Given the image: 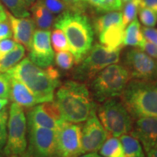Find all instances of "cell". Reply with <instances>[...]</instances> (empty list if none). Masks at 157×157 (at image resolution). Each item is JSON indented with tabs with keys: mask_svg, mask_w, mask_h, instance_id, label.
Returning a JSON list of instances; mask_svg holds the SVG:
<instances>
[{
	"mask_svg": "<svg viewBox=\"0 0 157 157\" xmlns=\"http://www.w3.org/2000/svg\"><path fill=\"white\" fill-rule=\"evenodd\" d=\"M27 125V148L22 157H60L57 148L56 130Z\"/></svg>",
	"mask_w": 157,
	"mask_h": 157,
	"instance_id": "cell-9",
	"label": "cell"
},
{
	"mask_svg": "<svg viewBox=\"0 0 157 157\" xmlns=\"http://www.w3.org/2000/svg\"><path fill=\"white\" fill-rule=\"evenodd\" d=\"M145 37L142 32V29L138 20L135 18L129 23L124 30L123 45L130 46L140 49L144 42Z\"/></svg>",
	"mask_w": 157,
	"mask_h": 157,
	"instance_id": "cell-20",
	"label": "cell"
},
{
	"mask_svg": "<svg viewBox=\"0 0 157 157\" xmlns=\"http://www.w3.org/2000/svg\"><path fill=\"white\" fill-rule=\"evenodd\" d=\"M140 50L144 51L148 56L157 60V46L153 44V43L148 42L146 39H145L144 42H143Z\"/></svg>",
	"mask_w": 157,
	"mask_h": 157,
	"instance_id": "cell-37",
	"label": "cell"
},
{
	"mask_svg": "<svg viewBox=\"0 0 157 157\" xmlns=\"http://www.w3.org/2000/svg\"><path fill=\"white\" fill-rule=\"evenodd\" d=\"M27 119L21 105L13 102L9 110L7 138L4 147L6 156L17 155L22 157L27 148Z\"/></svg>",
	"mask_w": 157,
	"mask_h": 157,
	"instance_id": "cell-8",
	"label": "cell"
},
{
	"mask_svg": "<svg viewBox=\"0 0 157 157\" xmlns=\"http://www.w3.org/2000/svg\"><path fill=\"white\" fill-rule=\"evenodd\" d=\"M139 19L146 27H154L157 24V13L145 7H140L138 10Z\"/></svg>",
	"mask_w": 157,
	"mask_h": 157,
	"instance_id": "cell-30",
	"label": "cell"
},
{
	"mask_svg": "<svg viewBox=\"0 0 157 157\" xmlns=\"http://www.w3.org/2000/svg\"><path fill=\"white\" fill-rule=\"evenodd\" d=\"M9 112L7 107L0 111V151L4 149L7 138V121Z\"/></svg>",
	"mask_w": 157,
	"mask_h": 157,
	"instance_id": "cell-31",
	"label": "cell"
},
{
	"mask_svg": "<svg viewBox=\"0 0 157 157\" xmlns=\"http://www.w3.org/2000/svg\"><path fill=\"white\" fill-rule=\"evenodd\" d=\"M25 48L17 43L13 50L0 58V73H6L15 67L25 56Z\"/></svg>",
	"mask_w": 157,
	"mask_h": 157,
	"instance_id": "cell-22",
	"label": "cell"
},
{
	"mask_svg": "<svg viewBox=\"0 0 157 157\" xmlns=\"http://www.w3.org/2000/svg\"><path fill=\"white\" fill-rule=\"evenodd\" d=\"M6 73L25 84L34 94L39 103L53 101L55 90L60 85V75L58 69L52 66L42 68L29 58L22 59Z\"/></svg>",
	"mask_w": 157,
	"mask_h": 157,
	"instance_id": "cell-2",
	"label": "cell"
},
{
	"mask_svg": "<svg viewBox=\"0 0 157 157\" xmlns=\"http://www.w3.org/2000/svg\"><path fill=\"white\" fill-rule=\"evenodd\" d=\"M17 43L14 40L5 39L0 41V58L10 52L15 48Z\"/></svg>",
	"mask_w": 157,
	"mask_h": 157,
	"instance_id": "cell-35",
	"label": "cell"
},
{
	"mask_svg": "<svg viewBox=\"0 0 157 157\" xmlns=\"http://www.w3.org/2000/svg\"><path fill=\"white\" fill-rule=\"evenodd\" d=\"M7 7L10 13L17 17H27L30 16L29 5L26 0H1Z\"/></svg>",
	"mask_w": 157,
	"mask_h": 157,
	"instance_id": "cell-25",
	"label": "cell"
},
{
	"mask_svg": "<svg viewBox=\"0 0 157 157\" xmlns=\"http://www.w3.org/2000/svg\"><path fill=\"white\" fill-rule=\"evenodd\" d=\"M124 30L122 23L110 26L98 35L100 42L109 50H121L124 46Z\"/></svg>",
	"mask_w": 157,
	"mask_h": 157,
	"instance_id": "cell-18",
	"label": "cell"
},
{
	"mask_svg": "<svg viewBox=\"0 0 157 157\" xmlns=\"http://www.w3.org/2000/svg\"><path fill=\"white\" fill-rule=\"evenodd\" d=\"M13 36V32L9 22L0 23V41L5 39H10Z\"/></svg>",
	"mask_w": 157,
	"mask_h": 157,
	"instance_id": "cell-38",
	"label": "cell"
},
{
	"mask_svg": "<svg viewBox=\"0 0 157 157\" xmlns=\"http://www.w3.org/2000/svg\"><path fill=\"white\" fill-rule=\"evenodd\" d=\"M104 157H125L122 144L117 137H109L100 149Z\"/></svg>",
	"mask_w": 157,
	"mask_h": 157,
	"instance_id": "cell-24",
	"label": "cell"
},
{
	"mask_svg": "<svg viewBox=\"0 0 157 157\" xmlns=\"http://www.w3.org/2000/svg\"><path fill=\"white\" fill-rule=\"evenodd\" d=\"M52 14L60 15L65 11L67 6L62 0H40Z\"/></svg>",
	"mask_w": 157,
	"mask_h": 157,
	"instance_id": "cell-33",
	"label": "cell"
},
{
	"mask_svg": "<svg viewBox=\"0 0 157 157\" xmlns=\"http://www.w3.org/2000/svg\"><path fill=\"white\" fill-rule=\"evenodd\" d=\"M56 102L61 117L68 122H84L96 112L97 103L85 84L68 80L58 87Z\"/></svg>",
	"mask_w": 157,
	"mask_h": 157,
	"instance_id": "cell-1",
	"label": "cell"
},
{
	"mask_svg": "<svg viewBox=\"0 0 157 157\" xmlns=\"http://www.w3.org/2000/svg\"><path fill=\"white\" fill-rule=\"evenodd\" d=\"M98 117L109 135L117 137L130 132L135 122L122 102L117 98L103 102L98 109Z\"/></svg>",
	"mask_w": 157,
	"mask_h": 157,
	"instance_id": "cell-6",
	"label": "cell"
},
{
	"mask_svg": "<svg viewBox=\"0 0 157 157\" xmlns=\"http://www.w3.org/2000/svg\"><path fill=\"white\" fill-rule=\"evenodd\" d=\"M0 157H1V155H0Z\"/></svg>",
	"mask_w": 157,
	"mask_h": 157,
	"instance_id": "cell-47",
	"label": "cell"
},
{
	"mask_svg": "<svg viewBox=\"0 0 157 157\" xmlns=\"http://www.w3.org/2000/svg\"><path fill=\"white\" fill-rule=\"evenodd\" d=\"M36 1V0H26L27 3H28V5H29V7H31V6L33 4H34Z\"/></svg>",
	"mask_w": 157,
	"mask_h": 157,
	"instance_id": "cell-44",
	"label": "cell"
},
{
	"mask_svg": "<svg viewBox=\"0 0 157 157\" xmlns=\"http://www.w3.org/2000/svg\"><path fill=\"white\" fill-rule=\"evenodd\" d=\"M97 115L93 113L82 127V147L83 154L97 152L109 137Z\"/></svg>",
	"mask_w": 157,
	"mask_h": 157,
	"instance_id": "cell-14",
	"label": "cell"
},
{
	"mask_svg": "<svg viewBox=\"0 0 157 157\" xmlns=\"http://www.w3.org/2000/svg\"><path fill=\"white\" fill-rule=\"evenodd\" d=\"M121 23H122V13L119 11H112L95 18L93 22V28L95 34L98 36L109 27Z\"/></svg>",
	"mask_w": 157,
	"mask_h": 157,
	"instance_id": "cell-21",
	"label": "cell"
},
{
	"mask_svg": "<svg viewBox=\"0 0 157 157\" xmlns=\"http://www.w3.org/2000/svg\"><path fill=\"white\" fill-rule=\"evenodd\" d=\"M71 10L84 13L87 4L85 0H63Z\"/></svg>",
	"mask_w": 157,
	"mask_h": 157,
	"instance_id": "cell-34",
	"label": "cell"
},
{
	"mask_svg": "<svg viewBox=\"0 0 157 157\" xmlns=\"http://www.w3.org/2000/svg\"><path fill=\"white\" fill-rule=\"evenodd\" d=\"M8 19L7 17V12H6L5 9L4 8L2 5L0 4V23L6 21Z\"/></svg>",
	"mask_w": 157,
	"mask_h": 157,
	"instance_id": "cell-40",
	"label": "cell"
},
{
	"mask_svg": "<svg viewBox=\"0 0 157 157\" xmlns=\"http://www.w3.org/2000/svg\"><path fill=\"white\" fill-rule=\"evenodd\" d=\"M121 101L134 119L157 117V81L129 80Z\"/></svg>",
	"mask_w": 157,
	"mask_h": 157,
	"instance_id": "cell-4",
	"label": "cell"
},
{
	"mask_svg": "<svg viewBox=\"0 0 157 157\" xmlns=\"http://www.w3.org/2000/svg\"><path fill=\"white\" fill-rule=\"evenodd\" d=\"M88 5L101 13L119 11L122 7L121 0H85Z\"/></svg>",
	"mask_w": 157,
	"mask_h": 157,
	"instance_id": "cell-26",
	"label": "cell"
},
{
	"mask_svg": "<svg viewBox=\"0 0 157 157\" xmlns=\"http://www.w3.org/2000/svg\"><path fill=\"white\" fill-rule=\"evenodd\" d=\"M54 26L63 31L75 64L78 65L93 47L94 30L88 17L83 13L68 10L58 15Z\"/></svg>",
	"mask_w": 157,
	"mask_h": 157,
	"instance_id": "cell-3",
	"label": "cell"
},
{
	"mask_svg": "<svg viewBox=\"0 0 157 157\" xmlns=\"http://www.w3.org/2000/svg\"><path fill=\"white\" fill-rule=\"evenodd\" d=\"M55 60L57 66L64 71L71 69L75 64L73 54L69 51H61L57 52Z\"/></svg>",
	"mask_w": 157,
	"mask_h": 157,
	"instance_id": "cell-29",
	"label": "cell"
},
{
	"mask_svg": "<svg viewBox=\"0 0 157 157\" xmlns=\"http://www.w3.org/2000/svg\"><path fill=\"white\" fill-rule=\"evenodd\" d=\"M11 78L10 98L14 103L21 107L32 108L39 104L34 94L23 82Z\"/></svg>",
	"mask_w": 157,
	"mask_h": 157,
	"instance_id": "cell-17",
	"label": "cell"
},
{
	"mask_svg": "<svg viewBox=\"0 0 157 157\" xmlns=\"http://www.w3.org/2000/svg\"><path fill=\"white\" fill-rule=\"evenodd\" d=\"M131 135L142 143L146 154L157 146V117H144L134 122Z\"/></svg>",
	"mask_w": 157,
	"mask_h": 157,
	"instance_id": "cell-15",
	"label": "cell"
},
{
	"mask_svg": "<svg viewBox=\"0 0 157 157\" xmlns=\"http://www.w3.org/2000/svg\"><path fill=\"white\" fill-rule=\"evenodd\" d=\"M7 157H21V156H17V155H11V156H8Z\"/></svg>",
	"mask_w": 157,
	"mask_h": 157,
	"instance_id": "cell-46",
	"label": "cell"
},
{
	"mask_svg": "<svg viewBox=\"0 0 157 157\" xmlns=\"http://www.w3.org/2000/svg\"><path fill=\"white\" fill-rule=\"evenodd\" d=\"M129 1H131V0H121V2H122L123 3H127V2H129Z\"/></svg>",
	"mask_w": 157,
	"mask_h": 157,
	"instance_id": "cell-45",
	"label": "cell"
},
{
	"mask_svg": "<svg viewBox=\"0 0 157 157\" xmlns=\"http://www.w3.org/2000/svg\"><path fill=\"white\" fill-rule=\"evenodd\" d=\"M78 157H104L101 155H99L97 154L96 152H92V153H87V154H84V155H81Z\"/></svg>",
	"mask_w": 157,
	"mask_h": 157,
	"instance_id": "cell-42",
	"label": "cell"
},
{
	"mask_svg": "<svg viewBox=\"0 0 157 157\" xmlns=\"http://www.w3.org/2000/svg\"><path fill=\"white\" fill-rule=\"evenodd\" d=\"M50 34V31H35L29 51V58L42 68L52 66L54 61L55 54L51 45Z\"/></svg>",
	"mask_w": 157,
	"mask_h": 157,
	"instance_id": "cell-13",
	"label": "cell"
},
{
	"mask_svg": "<svg viewBox=\"0 0 157 157\" xmlns=\"http://www.w3.org/2000/svg\"><path fill=\"white\" fill-rule=\"evenodd\" d=\"M140 7V0H131L125 3L122 14V25L126 27L133 20L136 18L139 8Z\"/></svg>",
	"mask_w": 157,
	"mask_h": 157,
	"instance_id": "cell-28",
	"label": "cell"
},
{
	"mask_svg": "<svg viewBox=\"0 0 157 157\" xmlns=\"http://www.w3.org/2000/svg\"><path fill=\"white\" fill-rule=\"evenodd\" d=\"M124 66L132 79L157 81V60L140 49H131L124 58Z\"/></svg>",
	"mask_w": 157,
	"mask_h": 157,
	"instance_id": "cell-10",
	"label": "cell"
},
{
	"mask_svg": "<svg viewBox=\"0 0 157 157\" xmlns=\"http://www.w3.org/2000/svg\"><path fill=\"white\" fill-rule=\"evenodd\" d=\"M131 79L128 70L120 64H111L103 68L90 81V93L95 101L121 97Z\"/></svg>",
	"mask_w": 157,
	"mask_h": 157,
	"instance_id": "cell-5",
	"label": "cell"
},
{
	"mask_svg": "<svg viewBox=\"0 0 157 157\" xmlns=\"http://www.w3.org/2000/svg\"><path fill=\"white\" fill-rule=\"evenodd\" d=\"M56 133L57 148L60 157H78L83 154L81 125L64 120Z\"/></svg>",
	"mask_w": 157,
	"mask_h": 157,
	"instance_id": "cell-11",
	"label": "cell"
},
{
	"mask_svg": "<svg viewBox=\"0 0 157 157\" xmlns=\"http://www.w3.org/2000/svg\"><path fill=\"white\" fill-rule=\"evenodd\" d=\"M121 50H111L101 44L92 47L84 58L76 65L73 72V78L79 82H89L103 68L120 60Z\"/></svg>",
	"mask_w": 157,
	"mask_h": 157,
	"instance_id": "cell-7",
	"label": "cell"
},
{
	"mask_svg": "<svg viewBox=\"0 0 157 157\" xmlns=\"http://www.w3.org/2000/svg\"><path fill=\"white\" fill-rule=\"evenodd\" d=\"M31 13L35 25L41 30L49 31L55 21L53 14L47 8L40 0H37L31 5Z\"/></svg>",
	"mask_w": 157,
	"mask_h": 157,
	"instance_id": "cell-19",
	"label": "cell"
},
{
	"mask_svg": "<svg viewBox=\"0 0 157 157\" xmlns=\"http://www.w3.org/2000/svg\"><path fill=\"white\" fill-rule=\"evenodd\" d=\"M125 157H145L143 147L140 141L131 135H123L120 136Z\"/></svg>",
	"mask_w": 157,
	"mask_h": 157,
	"instance_id": "cell-23",
	"label": "cell"
},
{
	"mask_svg": "<svg viewBox=\"0 0 157 157\" xmlns=\"http://www.w3.org/2000/svg\"><path fill=\"white\" fill-rule=\"evenodd\" d=\"M140 7H148L157 13V0H140Z\"/></svg>",
	"mask_w": 157,
	"mask_h": 157,
	"instance_id": "cell-39",
	"label": "cell"
},
{
	"mask_svg": "<svg viewBox=\"0 0 157 157\" xmlns=\"http://www.w3.org/2000/svg\"><path fill=\"white\" fill-rule=\"evenodd\" d=\"M50 41L52 48L56 52L70 51L67 39L63 31L59 29H56L50 34Z\"/></svg>",
	"mask_w": 157,
	"mask_h": 157,
	"instance_id": "cell-27",
	"label": "cell"
},
{
	"mask_svg": "<svg viewBox=\"0 0 157 157\" xmlns=\"http://www.w3.org/2000/svg\"><path fill=\"white\" fill-rule=\"evenodd\" d=\"M27 124L57 130L64 121L54 101L44 102L31 108L27 113Z\"/></svg>",
	"mask_w": 157,
	"mask_h": 157,
	"instance_id": "cell-12",
	"label": "cell"
},
{
	"mask_svg": "<svg viewBox=\"0 0 157 157\" xmlns=\"http://www.w3.org/2000/svg\"><path fill=\"white\" fill-rule=\"evenodd\" d=\"M9 23L10 24L14 41L22 44L29 51L35 32L36 25L34 20L30 17H17L7 12Z\"/></svg>",
	"mask_w": 157,
	"mask_h": 157,
	"instance_id": "cell-16",
	"label": "cell"
},
{
	"mask_svg": "<svg viewBox=\"0 0 157 157\" xmlns=\"http://www.w3.org/2000/svg\"><path fill=\"white\" fill-rule=\"evenodd\" d=\"M11 94V78L7 73H0V98L10 99Z\"/></svg>",
	"mask_w": 157,
	"mask_h": 157,
	"instance_id": "cell-32",
	"label": "cell"
},
{
	"mask_svg": "<svg viewBox=\"0 0 157 157\" xmlns=\"http://www.w3.org/2000/svg\"><path fill=\"white\" fill-rule=\"evenodd\" d=\"M7 103H8V100L4 99V98H0V111L4 107H5L7 105Z\"/></svg>",
	"mask_w": 157,
	"mask_h": 157,
	"instance_id": "cell-43",
	"label": "cell"
},
{
	"mask_svg": "<svg viewBox=\"0 0 157 157\" xmlns=\"http://www.w3.org/2000/svg\"><path fill=\"white\" fill-rule=\"evenodd\" d=\"M147 157H157V146L147 153Z\"/></svg>",
	"mask_w": 157,
	"mask_h": 157,
	"instance_id": "cell-41",
	"label": "cell"
},
{
	"mask_svg": "<svg viewBox=\"0 0 157 157\" xmlns=\"http://www.w3.org/2000/svg\"><path fill=\"white\" fill-rule=\"evenodd\" d=\"M142 32L145 39L148 42L157 46V29L150 27H143L142 28Z\"/></svg>",
	"mask_w": 157,
	"mask_h": 157,
	"instance_id": "cell-36",
	"label": "cell"
}]
</instances>
